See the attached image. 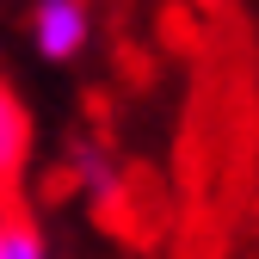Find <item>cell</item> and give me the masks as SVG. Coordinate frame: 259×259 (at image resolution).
<instances>
[{
	"mask_svg": "<svg viewBox=\"0 0 259 259\" xmlns=\"http://www.w3.org/2000/svg\"><path fill=\"white\" fill-rule=\"evenodd\" d=\"M93 37V13L87 0H37L31 7V44L44 62H74Z\"/></svg>",
	"mask_w": 259,
	"mask_h": 259,
	"instance_id": "1",
	"label": "cell"
},
{
	"mask_svg": "<svg viewBox=\"0 0 259 259\" xmlns=\"http://www.w3.org/2000/svg\"><path fill=\"white\" fill-rule=\"evenodd\" d=\"M25 154H31L25 105L13 99V87L0 80V198H13V185H19V173H25Z\"/></svg>",
	"mask_w": 259,
	"mask_h": 259,
	"instance_id": "2",
	"label": "cell"
},
{
	"mask_svg": "<svg viewBox=\"0 0 259 259\" xmlns=\"http://www.w3.org/2000/svg\"><path fill=\"white\" fill-rule=\"evenodd\" d=\"M44 229L19 210V198H0V259H44Z\"/></svg>",
	"mask_w": 259,
	"mask_h": 259,
	"instance_id": "3",
	"label": "cell"
}]
</instances>
